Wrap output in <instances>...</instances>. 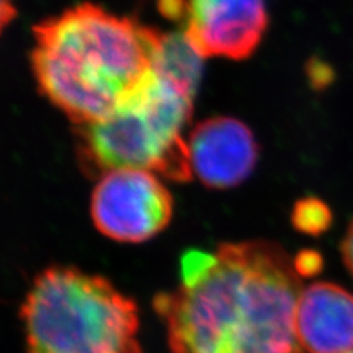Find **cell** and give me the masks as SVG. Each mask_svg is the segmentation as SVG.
<instances>
[{
    "mask_svg": "<svg viewBox=\"0 0 353 353\" xmlns=\"http://www.w3.org/2000/svg\"><path fill=\"white\" fill-rule=\"evenodd\" d=\"M202 61L185 34H161L153 70L194 97L202 75Z\"/></svg>",
    "mask_w": 353,
    "mask_h": 353,
    "instance_id": "obj_9",
    "label": "cell"
},
{
    "mask_svg": "<svg viewBox=\"0 0 353 353\" xmlns=\"http://www.w3.org/2000/svg\"><path fill=\"white\" fill-rule=\"evenodd\" d=\"M294 265L301 277H309V275H314L321 270L323 258L315 250H302L294 258Z\"/></svg>",
    "mask_w": 353,
    "mask_h": 353,
    "instance_id": "obj_11",
    "label": "cell"
},
{
    "mask_svg": "<svg viewBox=\"0 0 353 353\" xmlns=\"http://www.w3.org/2000/svg\"><path fill=\"white\" fill-rule=\"evenodd\" d=\"M349 353H353V350H352V352H349Z\"/></svg>",
    "mask_w": 353,
    "mask_h": 353,
    "instance_id": "obj_15",
    "label": "cell"
},
{
    "mask_svg": "<svg viewBox=\"0 0 353 353\" xmlns=\"http://www.w3.org/2000/svg\"><path fill=\"white\" fill-rule=\"evenodd\" d=\"M303 290L294 258L274 241L187 250L181 284L154 296L170 353H303L296 306Z\"/></svg>",
    "mask_w": 353,
    "mask_h": 353,
    "instance_id": "obj_1",
    "label": "cell"
},
{
    "mask_svg": "<svg viewBox=\"0 0 353 353\" xmlns=\"http://www.w3.org/2000/svg\"><path fill=\"white\" fill-rule=\"evenodd\" d=\"M17 15L12 0H2V27H6Z\"/></svg>",
    "mask_w": 353,
    "mask_h": 353,
    "instance_id": "obj_14",
    "label": "cell"
},
{
    "mask_svg": "<svg viewBox=\"0 0 353 353\" xmlns=\"http://www.w3.org/2000/svg\"><path fill=\"white\" fill-rule=\"evenodd\" d=\"M340 248H341V259H343L345 267L353 277V219L350 225L347 227L346 236L343 241H341Z\"/></svg>",
    "mask_w": 353,
    "mask_h": 353,
    "instance_id": "obj_13",
    "label": "cell"
},
{
    "mask_svg": "<svg viewBox=\"0 0 353 353\" xmlns=\"http://www.w3.org/2000/svg\"><path fill=\"white\" fill-rule=\"evenodd\" d=\"M193 174L209 189H231L245 181L258 162L259 148L241 121L216 117L199 124L189 139Z\"/></svg>",
    "mask_w": 353,
    "mask_h": 353,
    "instance_id": "obj_7",
    "label": "cell"
},
{
    "mask_svg": "<svg viewBox=\"0 0 353 353\" xmlns=\"http://www.w3.org/2000/svg\"><path fill=\"white\" fill-rule=\"evenodd\" d=\"M193 96L154 70L109 117L77 125V157L88 176L143 170L174 181L192 180L189 145Z\"/></svg>",
    "mask_w": 353,
    "mask_h": 353,
    "instance_id": "obj_4",
    "label": "cell"
},
{
    "mask_svg": "<svg viewBox=\"0 0 353 353\" xmlns=\"http://www.w3.org/2000/svg\"><path fill=\"white\" fill-rule=\"evenodd\" d=\"M28 353H143L139 309L108 279L54 265L19 309Z\"/></svg>",
    "mask_w": 353,
    "mask_h": 353,
    "instance_id": "obj_3",
    "label": "cell"
},
{
    "mask_svg": "<svg viewBox=\"0 0 353 353\" xmlns=\"http://www.w3.org/2000/svg\"><path fill=\"white\" fill-rule=\"evenodd\" d=\"M40 92L75 125L117 110L153 70L161 32L83 3L32 28Z\"/></svg>",
    "mask_w": 353,
    "mask_h": 353,
    "instance_id": "obj_2",
    "label": "cell"
},
{
    "mask_svg": "<svg viewBox=\"0 0 353 353\" xmlns=\"http://www.w3.org/2000/svg\"><path fill=\"white\" fill-rule=\"evenodd\" d=\"M268 26L263 0H189L185 37L202 58L246 59Z\"/></svg>",
    "mask_w": 353,
    "mask_h": 353,
    "instance_id": "obj_6",
    "label": "cell"
},
{
    "mask_svg": "<svg viewBox=\"0 0 353 353\" xmlns=\"http://www.w3.org/2000/svg\"><path fill=\"white\" fill-rule=\"evenodd\" d=\"M296 334L303 353L353 350V294L334 283H312L296 306Z\"/></svg>",
    "mask_w": 353,
    "mask_h": 353,
    "instance_id": "obj_8",
    "label": "cell"
},
{
    "mask_svg": "<svg viewBox=\"0 0 353 353\" xmlns=\"http://www.w3.org/2000/svg\"><path fill=\"white\" fill-rule=\"evenodd\" d=\"M333 212L330 206L318 197H305L293 206L292 224L306 236H321L331 227Z\"/></svg>",
    "mask_w": 353,
    "mask_h": 353,
    "instance_id": "obj_10",
    "label": "cell"
},
{
    "mask_svg": "<svg viewBox=\"0 0 353 353\" xmlns=\"http://www.w3.org/2000/svg\"><path fill=\"white\" fill-rule=\"evenodd\" d=\"M161 14L170 19H181L187 15V3L184 0H158Z\"/></svg>",
    "mask_w": 353,
    "mask_h": 353,
    "instance_id": "obj_12",
    "label": "cell"
},
{
    "mask_svg": "<svg viewBox=\"0 0 353 353\" xmlns=\"http://www.w3.org/2000/svg\"><path fill=\"white\" fill-rule=\"evenodd\" d=\"M174 214L170 190L143 170H117L99 179L90 215L99 233L121 243H143L168 227Z\"/></svg>",
    "mask_w": 353,
    "mask_h": 353,
    "instance_id": "obj_5",
    "label": "cell"
}]
</instances>
